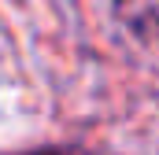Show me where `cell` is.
<instances>
[{
	"mask_svg": "<svg viewBox=\"0 0 159 155\" xmlns=\"http://www.w3.org/2000/svg\"><path fill=\"white\" fill-rule=\"evenodd\" d=\"M115 15L126 30L141 37L159 33V0H115Z\"/></svg>",
	"mask_w": 159,
	"mask_h": 155,
	"instance_id": "6da1fadb",
	"label": "cell"
}]
</instances>
